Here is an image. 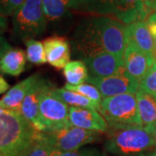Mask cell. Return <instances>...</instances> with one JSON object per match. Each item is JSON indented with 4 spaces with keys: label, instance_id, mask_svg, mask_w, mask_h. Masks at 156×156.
<instances>
[{
    "label": "cell",
    "instance_id": "1",
    "mask_svg": "<svg viewBox=\"0 0 156 156\" xmlns=\"http://www.w3.org/2000/svg\"><path fill=\"white\" fill-rule=\"evenodd\" d=\"M127 44L126 25L104 16L83 20L71 39L73 54L82 61L101 52L122 58Z\"/></svg>",
    "mask_w": 156,
    "mask_h": 156
},
{
    "label": "cell",
    "instance_id": "2",
    "mask_svg": "<svg viewBox=\"0 0 156 156\" xmlns=\"http://www.w3.org/2000/svg\"><path fill=\"white\" fill-rule=\"evenodd\" d=\"M155 149L154 134L140 125H108L104 144L114 156H150Z\"/></svg>",
    "mask_w": 156,
    "mask_h": 156
},
{
    "label": "cell",
    "instance_id": "3",
    "mask_svg": "<svg viewBox=\"0 0 156 156\" xmlns=\"http://www.w3.org/2000/svg\"><path fill=\"white\" fill-rule=\"evenodd\" d=\"M38 134L21 113L0 112V154L19 156Z\"/></svg>",
    "mask_w": 156,
    "mask_h": 156
},
{
    "label": "cell",
    "instance_id": "4",
    "mask_svg": "<svg viewBox=\"0 0 156 156\" xmlns=\"http://www.w3.org/2000/svg\"><path fill=\"white\" fill-rule=\"evenodd\" d=\"M47 24L41 0H25L12 16L13 32L23 40L40 37L45 32Z\"/></svg>",
    "mask_w": 156,
    "mask_h": 156
},
{
    "label": "cell",
    "instance_id": "5",
    "mask_svg": "<svg viewBox=\"0 0 156 156\" xmlns=\"http://www.w3.org/2000/svg\"><path fill=\"white\" fill-rule=\"evenodd\" d=\"M98 110L108 125H140L135 94H122L104 98Z\"/></svg>",
    "mask_w": 156,
    "mask_h": 156
},
{
    "label": "cell",
    "instance_id": "6",
    "mask_svg": "<svg viewBox=\"0 0 156 156\" xmlns=\"http://www.w3.org/2000/svg\"><path fill=\"white\" fill-rule=\"evenodd\" d=\"M55 87L49 83L40 95L39 111L44 132L54 131L71 126L69 120V108L53 93Z\"/></svg>",
    "mask_w": 156,
    "mask_h": 156
},
{
    "label": "cell",
    "instance_id": "7",
    "mask_svg": "<svg viewBox=\"0 0 156 156\" xmlns=\"http://www.w3.org/2000/svg\"><path fill=\"white\" fill-rule=\"evenodd\" d=\"M46 141L59 152L78 150L86 145L100 141L102 133L69 126L58 130L42 133Z\"/></svg>",
    "mask_w": 156,
    "mask_h": 156
},
{
    "label": "cell",
    "instance_id": "8",
    "mask_svg": "<svg viewBox=\"0 0 156 156\" xmlns=\"http://www.w3.org/2000/svg\"><path fill=\"white\" fill-rule=\"evenodd\" d=\"M88 83L95 86L100 91L102 98L122 94H136L140 89V82L130 76L125 68L114 76L104 78L89 76Z\"/></svg>",
    "mask_w": 156,
    "mask_h": 156
},
{
    "label": "cell",
    "instance_id": "9",
    "mask_svg": "<svg viewBox=\"0 0 156 156\" xmlns=\"http://www.w3.org/2000/svg\"><path fill=\"white\" fill-rule=\"evenodd\" d=\"M83 61L88 68L89 76L91 77H108L124 69L122 58L108 52H101Z\"/></svg>",
    "mask_w": 156,
    "mask_h": 156
},
{
    "label": "cell",
    "instance_id": "10",
    "mask_svg": "<svg viewBox=\"0 0 156 156\" xmlns=\"http://www.w3.org/2000/svg\"><path fill=\"white\" fill-rule=\"evenodd\" d=\"M47 23L53 30L64 34L71 27L73 16L62 0H41Z\"/></svg>",
    "mask_w": 156,
    "mask_h": 156
},
{
    "label": "cell",
    "instance_id": "11",
    "mask_svg": "<svg viewBox=\"0 0 156 156\" xmlns=\"http://www.w3.org/2000/svg\"><path fill=\"white\" fill-rule=\"evenodd\" d=\"M69 120L72 127L107 133L108 125L102 115L93 108L70 107Z\"/></svg>",
    "mask_w": 156,
    "mask_h": 156
},
{
    "label": "cell",
    "instance_id": "12",
    "mask_svg": "<svg viewBox=\"0 0 156 156\" xmlns=\"http://www.w3.org/2000/svg\"><path fill=\"white\" fill-rule=\"evenodd\" d=\"M123 65L127 72L139 82L148 72L154 60L149 58L134 44L128 42L123 54Z\"/></svg>",
    "mask_w": 156,
    "mask_h": 156
},
{
    "label": "cell",
    "instance_id": "13",
    "mask_svg": "<svg viewBox=\"0 0 156 156\" xmlns=\"http://www.w3.org/2000/svg\"><path fill=\"white\" fill-rule=\"evenodd\" d=\"M50 82L41 76L37 83L34 85L25 96L21 107V114L33 126L35 129L38 132L43 131L40 111H39V99L42 92Z\"/></svg>",
    "mask_w": 156,
    "mask_h": 156
},
{
    "label": "cell",
    "instance_id": "14",
    "mask_svg": "<svg viewBox=\"0 0 156 156\" xmlns=\"http://www.w3.org/2000/svg\"><path fill=\"white\" fill-rule=\"evenodd\" d=\"M40 78L39 75L35 74L13 86L0 100V108L21 113V107L25 96Z\"/></svg>",
    "mask_w": 156,
    "mask_h": 156
},
{
    "label": "cell",
    "instance_id": "15",
    "mask_svg": "<svg viewBox=\"0 0 156 156\" xmlns=\"http://www.w3.org/2000/svg\"><path fill=\"white\" fill-rule=\"evenodd\" d=\"M47 62L56 69H64L70 60V47L62 36H53L43 42Z\"/></svg>",
    "mask_w": 156,
    "mask_h": 156
},
{
    "label": "cell",
    "instance_id": "16",
    "mask_svg": "<svg viewBox=\"0 0 156 156\" xmlns=\"http://www.w3.org/2000/svg\"><path fill=\"white\" fill-rule=\"evenodd\" d=\"M128 42L134 44L149 58L155 61L154 42L146 21H138L126 25Z\"/></svg>",
    "mask_w": 156,
    "mask_h": 156
},
{
    "label": "cell",
    "instance_id": "17",
    "mask_svg": "<svg viewBox=\"0 0 156 156\" xmlns=\"http://www.w3.org/2000/svg\"><path fill=\"white\" fill-rule=\"evenodd\" d=\"M153 14L147 10L141 0H117L114 15L127 25L138 21H146Z\"/></svg>",
    "mask_w": 156,
    "mask_h": 156
},
{
    "label": "cell",
    "instance_id": "18",
    "mask_svg": "<svg viewBox=\"0 0 156 156\" xmlns=\"http://www.w3.org/2000/svg\"><path fill=\"white\" fill-rule=\"evenodd\" d=\"M136 99L139 113L140 125L154 134L156 128V99L153 95L139 89Z\"/></svg>",
    "mask_w": 156,
    "mask_h": 156
},
{
    "label": "cell",
    "instance_id": "19",
    "mask_svg": "<svg viewBox=\"0 0 156 156\" xmlns=\"http://www.w3.org/2000/svg\"><path fill=\"white\" fill-rule=\"evenodd\" d=\"M26 59V54L23 50L18 48H11L0 61V72L18 76L24 71Z\"/></svg>",
    "mask_w": 156,
    "mask_h": 156
},
{
    "label": "cell",
    "instance_id": "20",
    "mask_svg": "<svg viewBox=\"0 0 156 156\" xmlns=\"http://www.w3.org/2000/svg\"><path fill=\"white\" fill-rule=\"evenodd\" d=\"M53 93L58 99H60L62 101H63L67 105H70L71 107L98 109L100 106V104L85 97L84 95H81L77 92L66 89L65 88L62 89L54 88Z\"/></svg>",
    "mask_w": 156,
    "mask_h": 156
},
{
    "label": "cell",
    "instance_id": "21",
    "mask_svg": "<svg viewBox=\"0 0 156 156\" xmlns=\"http://www.w3.org/2000/svg\"><path fill=\"white\" fill-rule=\"evenodd\" d=\"M63 75L67 81V84L71 86H78L83 84L89 77V71L86 64L82 60L71 61L64 68Z\"/></svg>",
    "mask_w": 156,
    "mask_h": 156
},
{
    "label": "cell",
    "instance_id": "22",
    "mask_svg": "<svg viewBox=\"0 0 156 156\" xmlns=\"http://www.w3.org/2000/svg\"><path fill=\"white\" fill-rule=\"evenodd\" d=\"M55 151L56 149L46 141L43 134L38 132L36 138L19 156H53Z\"/></svg>",
    "mask_w": 156,
    "mask_h": 156
},
{
    "label": "cell",
    "instance_id": "23",
    "mask_svg": "<svg viewBox=\"0 0 156 156\" xmlns=\"http://www.w3.org/2000/svg\"><path fill=\"white\" fill-rule=\"evenodd\" d=\"M26 46V57L34 65H43L47 62L44 44L36 39L24 40Z\"/></svg>",
    "mask_w": 156,
    "mask_h": 156
},
{
    "label": "cell",
    "instance_id": "24",
    "mask_svg": "<svg viewBox=\"0 0 156 156\" xmlns=\"http://www.w3.org/2000/svg\"><path fill=\"white\" fill-rule=\"evenodd\" d=\"M117 0H84L83 7L87 11L97 15H109L115 12Z\"/></svg>",
    "mask_w": 156,
    "mask_h": 156
},
{
    "label": "cell",
    "instance_id": "25",
    "mask_svg": "<svg viewBox=\"0 0 156 156\" xmlns=\"http://www.w3.org/2000/svg\"><path fill=\"white\" fill-rule=\"evenodd\" d=\"M64 88L69 90H71V91L77 92L79 94L84 95L85 97L89 98L98 104H100L102 101V95L100 93V91L96 89L95 86H93L91 84L83 83L78 85V86H71V85L66 83Z\"/></svg>",
    "mask_w": 156,
    "mask_h": 156
},
{
    "label": "cell",
    "instance_id": "26",
    "mask_svg": "<svg viewBox=\"0 0 156 156\" xmlns=\"http://www.w3.org/2000/svg\"><path fill=\"white\" fill-rule=\"evenodd\" d=\"M156 99V60L148 72L140 82V89Z\"/></svg>",
    "mask_w": 156,
    "mask_h": 156
},
{
    "label": "cell",
    "instance_id": "27",
    "mask_svg": "<svg viewBox=\"0 0 156 156\" xmlns=\"http://www.w3.org/2000/svg\"><path fill=\"white\" fill-rule=\"evenodd\" d=\"M53 156H107L105 151L95 147H83L78 150L70 152H59L56 150Z\"/></svg>",
    "mask_w": 156,
    "mask_h": 156
},
{
    "label": "cell",
    "instance_id": "28",
    "mask_svg": "<svg viewBox=\"0 0 156 156\" xmlns=\"http://www.w3.org/2000/svg\"><path fill=\"white\" fill-rule=\"evenodd\" d=\"M25 0H0V14L4 17L13 16Z\"/></svg>",
    "mask_w": 156,
    "mask_h": 156
},
{
    "label": "cell",
    "instance_id": "29",
    "mask_svg": "<svg viewBox=\"0 0 156 156\" xmlns=\"http://www.w3.org/2000/svg\"><path fill=\"white\" fill-rule=\"evenodd\" d=\"M146 23H147L148 29L150 30L152 37L154 38V48H155V60H156V12H154L151 14L147 19L146 20Z\"/></svg>",
    "mask_w": 156,
    "mask_h": 156
},
{
    "label": "cell",
    "instance_id": "30",
    "mask_svg": "<svg viewBox=\"0 0 156 156\" xmlns=\"http://www.w3.org/2000/svg\"><path fill=\"white\" fill-rule=\"evenodd\" d=\"M11 49V46L9 44L7 40L3 36H0V61L2 59V57L5 56L6 52Z\"/></svg>",
    "mask_w": 156,
    "mask_h": 156
},
{
    "label": "cell",
    "instance_id": "31",
    "mask_svg": "<svg viewBox=\"0 0 156 156\" xmlns=\"http://www.w3.org/2000/svg\"><path fill=\"white\" fill-rule=\"evenodd\" d=\"M68 8L70 9H79L83 6L84 0H62Z\"/></svg>",
    "mask_w": 156,
    "mask_h": 156
},
{
    "label": "cell",
    "instance_id": "32",
    "mask_svg": "<svg viewBox=\"0 0 156 156\" xmlns=\"http://www.w3.org/2000/svg\"><path fill=\"white\" fill-rule=\"evenodd\" d=\"M8 29V21L7 18L0 14V36L1 34L5 32Z\"/></svg>",
    "mask_w": 156,
    "mask_h": 156
},
{
    "label": "cell",
    "instance_id": "33",
    "mask_svg": "<svg viewBox=\"0 0 156 156\" xmlns=\"http://www.w3.org/2000/svg\"><path fill=\"white\" fill-rule=\"evenodd\" d=\"M9 88H10V85L5 80V78L0 76V95L7 92L9 90Z\"/></svg>",
    "mask_w": 156,
    "mask_h": 156
},
{
    "label": "cell",
    "instance_id": "34",
    "mask_svg": "<svg viewBox=\"0 0 156 156\" xmlns=\"http://www.w3.org/2000/svg\"><path fill=\"white\" fill-rule=\"evenodd\" d=\"M154 142H155V149H154V152L150 156L156 155V128L155 129H154Z\"/></svg>",
    "mask_w": 156,
    "mask_h": 156
},
{
    "label": "cell",
    "instance_id": "35",
    "mask_svg": "<svg viewBox=\"0 0 156 156\" xmlns=\"http://www.w3.org/2000/svg\"><path fill=\"white\" fill-rule=\"evenodd\" d=\"M2 110H3V109H1V108H0V112L2 111Z\"/></svg>",
    "mask_w": 156,
    "mask_h": 156
},
{
    "label": "cell",
    "instance_id": "36",
    "mask_svg": "<svg viewBox=\"0 0 156 156\" xmlns=\"http://www.w3.org/2000/svg\"><path fill=\"white\" fill-rule=\"evenodd\" d=\"M0 156H5V155H3V154H0Z\"/></svg>",
    "mask_w": 156,
    "mask_h": 156
},
{
    "label": "cell",
    "instance_id": "37",
    "mask_svg": "<svg viewBox=\"0 0 156 156\" xmlns=\"http://www.w3.org/2000/svg\"><path fill=\"white\" fill-rule=\"evenodd\" d=\"M155 12H156V7H155Z\"/></svg>",
    "mask_w": 156,
    "mask_h": 156
},
{
    "label": "cell",
    "instance_id": "38",
    "mask_svg": "<svg viewBox=\"0 0 156 156\" xmlns=\"http://www.w3.org/2000/svg\"><path fill=\"white\" fill-rule=\"evenodd\" d=\"M153 156H156V155H153Z\"/></svg>",
    "mask_w": 156,
    "mask_h": 156
}]
</instances>
